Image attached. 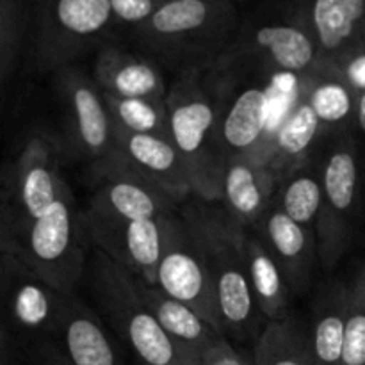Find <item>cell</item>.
<instances>
[{"label": "cell", "mask_w": 365, "mask_h": 365, "mask_svg": "<svg viewBox=\"0 0 365 365\" xmlns=\"http://www.w3.org/2000/svg\"><path fill=\"white\" fill-rule=\"evenodd\" d=\"M321 130L323 127L310 103L298 95V100L278 130L271 157L266 160L278 180L282 182L291 171L309 160L307 153Z\"/></svg>", "instance_id": "25"}, {"label": "cell", "mask_w": 365, "mask_h": 365, "mask_svg": "<svg viewBox=\"0 0 365 365\" xmlns=\"http://www.w3.org/2000/svg\"><path fill=\"white\" fill-rule=\"evenodd\" d=\"M116 31L110 0H34V59L41 71L71 66Z\"/></svg>", "instance_id": "6"}, {"label": "cell", "mask_w": 365, "mask_h": 365, "mask_svg": "<svg viewBox=\"0 0 365 365\" xmlns=\"http://www.w3.org/2000/svg\"><path fill=\"white\" fill-rule=\"evenodd\" d=\"M356 125L365 135V91L360 93L356 100Z\"/></svg>", "instance_id": "36"}, {"label": "cell", "mask_w": 365, "mask_h": 365, "mask_svg": "<svg viewBox=\"0 0 365 365\" xmlns=\"http://www.w3.org/2000/svg\"><path fill=\"white\" fill-rule=\"evenodd\" d=\"M196 365H253V362L235 351L234 346L225 337L217 344H214Z\"/></svg>", "instance_id": "33"}, {"label": "cell", "mask_w": 365, "mask_h": 365, "mask_svg": "<svg viewBox=\"0 0 365 365\" xmlns=\"http://www.w3.org/2000/svg\"><path fill=\"white\" fill-rule=\"evenodd\" d=\"M138 287L146 305L184 359L185 365L198 364L214 344L225 339L221 331L207 323L191 307L168 296L157 285L146 284L138 278Z\"/></svg>", "instance_id": "20"}, {"label": "cell", "mask_w": 365, "mask_h": 365, "mask_svg": "<svg viewBox=\"0 0 365 365\" xmlns=\"http://www.w3.org/2000/svg\"><path fill=\"white\" fill-rule=\"evenodd\" d=\"M89 239L106 255L146 284L155 285L163 253V220H128L84 212ZM170 217V216H168Z\"/></svg>", "instance_id": "13"}, {"label": "cell", "mask_w": 365, "mask_h": 365, "mask_svg": "<svg viewBox=\"0 0 365 365\" xmlns=\"http://www.w3.org/2000/svg\"><path fill=\"white\" fill-rule=\"evenodd\" d=\"M349 285L331 282L323 289L309 327L310 349L316 365H342L348 319Z\"/></svg>", "instance_id": "22"}, {"label": "cell", "mask_w": 365, "mask_h": 365, "mask_svg": "<svg viewBox=\"0 0 365 365\" xmlns=\"http://www.w3.org/2000/svg\"><path fill=\"white\" fill-rule=\"evenodd\" d=\"M277 205L307 230L317 235L321 207H323V177L321 170L307 160L287 175L278 185Z\"/></svg>", "instance_id": "27"}, {"label": "cell", "mask_w": 365, "mask_h": 365, "mask_svg": "<svg viewBox=\"0 0 365 365\" xmlns=\"http://www.w3.org/2000/svg\"><path fill=\"white\" fill-rule=\"evenodd\" d=\"M237 2H241V0H237Z\"/></svg>", "instance_id": "37"}, {"label": "cell", "mask_w": 365, "mask_h": 365, "mask_svg": "<svg viewBox=\"0 0 365 365\" xmlns=\"http://www.w3.org/2000/svg\"><path fill=\"white\" fill-rule=\"evenodd\" d=\"M245 257L248 264L250 284L260 314L267 317V321L285 319L291 316L289 314L291 287L274 257L257 234L246 232Z\"/></svg>", "instance_id": "24"}, {"label": "cell", "mask_w": 365, "mask_h": 365, "mask_svg": "<svg viewBox=\"0 0 365 365\" xmlns=\"http://www.w3.org/2000/svg\"><path fill=\"white\" fill-rule=\"evenodd\" d=\"M253 365H316L309 328L294 316L269 321L255 341Z\"/></svg>", "instance_id": "26"}, {"label": "cell", "mask_w": 365, "mask_h": 365, "mask_svg": "<svg viewBox=\"0 0 365 365\" xmlns=\"http://www.w3.org/2000/svg\"><path fill=\"white\" fill-rule=\"evenodd\" d=\"M93 292L116 334L130 346L143 365H185L178 349L146 305L138 278L103 252L91 266Z\"/></svg>", "instance_id": "5"}, {"label": "cell", "mask_w": 365, "mask_h": 365, "mask_svg": "<svg viewBox=\"0 0 365 365\" xmlns=\"http://www.w3.org/2000/svg\"><path fill=\"white\" fill-rule=\"evenodd\" d=\"M86 216L70 185L63 180L57 200L29 221L2 253L16 257L39 278L63 294H73L86 266Z\"/></svg>", "instance_id": "3"}, {"label": "cell", "mask_w": 365, "mask_h": 365, "mask_svg": "<svg viewBox=\"0 0 365 365\" xmlns=\"http://www.w3.org/2000/svg\"><path fill=\"white\" fill-rule=\"evenodd\" d=\"M102 95L116 127L134 132V134L170 138V116H168L166 100L163 102V100L150 98H121L109 93H102Z\"/></svg>", "instance_id": "28"}, {"label": "cell", "mask_w": 365, "mask_h": 365, "mask_svg": "<svg viewBox=\"0 0 365 365\" xmlns=\"http://www.w3.org/2000/svg\"><path fill=\"white\" fill-rule=\"evenodd\" d=\"M64 153L63 141L50 132L36 130L27 135L13 168L4 175L0 246L9 245L29 221L56 202L64 180L61 175Z\"/></svg>", "instance_id": "7"}, {"label": "cell", "mask_w": 365, "mask_h": 365, "mask_svg": "<svg viewBox=\"0 0 365 365\" xmlns=\"http://www.w3.org/2000/svg\"><path fill=\"white\" fill-rule=\"evenodd\" d=\"M323 207L317 223L319 262L334 269L351 242L353 217L360 192V166L355 145L349 139L339 143L321 168Z\"/></svg>", "instance_id": "11"}, {"label": "cell", "mask_w": 365, "mask_h": 365, "mask_svg": "<svg viewBox=\"0 0 365 365\" xmlns=\"http://www.w3.org/2000/svg\"><path fill=\"white\" fill-rule=\"evenodd\" d=\"M93 78L102 93L121 98L166 100L163 68L141 52L109 41L98 50Z\"/></svg>", "instance_id": "17"}, {"label": "cell", "mask_w": 365, "mask_h": 365, "mask_svg": "<svg viewBox=\"0 0 365 365\" xmlns=\"http://www.w3.org/2000/svg\"><path fill=\"white\" fill-rule=\"evenodd\" d=\"M241 61H260L284 73L303 77L321 61L319 46L292 2L282 20L242 21L234 41L212 68L227 70Z\"/></svg>", "instance_id": "8"}, {"label": "cell", "mask_w": 365, "mask_h": 365, "mask_svg": "<svg viewBox=\"0 0 365 365\" xmlns=\"http://www.w3.org/2000/svg\"><path fill=\"white\" fill-rule=\"evenodd\" d=\"M27 25L25 0H0V81L6 88L14 75Z\"/></svg>", "instance_id": "29"}, {"label": "cell", "mask_w": 365, "mask_h": 365, "mask_svg": "<svg viewBox=\"0 0 365 365\" xmlns=\"http://www.w3.org/2000/svg\"><path fill=\"white\" fill-rule=\"evenodd\" d=\"M241 24L237 0H168L128 36L160 68L203 70L216 64Z\"/></svg>", "instance_id": "1"}, {"label": "cell", "mask_w": 365, "mask_h": 365, "mask_svg": "<svg viewBox=\"0 0 365 365\" xmlns=\"http://www.w3.org/2000/svg\"><path fill=\"white\" fill-rule=\"evenodd\" d=\"M114 139L118 157L177 205L195 198L187 171L170 138L134 134L114 125Z\"/></svg>", "instance_id": "15"}, {"label": "cell", "mask_w": 365, "mask_h": 365, "mask_svg": "<svg viewBox=\"0 0 365 365\" xmlns=\"http://www.w3.org/2000/svg\"><path fill=\"white\" fill-rule=\"evenodd\" d=\"M267 123V93L262 88H246L235 96L227 113L220 118V145L227 160L252 157L257 159V145Z\"/></svg>", "instance_id": "21"}, {"label": "cell", "mask_w": 365, "mask_h": 365, "mask_svg": "<svg viewBox=\"0 0 365 365\" xmlns=\"http://www.w3.org/2000/svg\"><path fill=\"white\" fill-rule=\"evenodd\" d=\"M24 348V364L25 365H59L53 362L52 359L41 353L36 348H27V346H21Z\"/></svg>", "instance_id": "35"}, {"label": "cell", "mask_w": 365, "mask_h": 365, "mask_svg": "<svg viewBox=\"0 0 365 365\" xmlns=\"http://www.w3.org/2000/svg\"><path fill=\"white\" fill-rule=\"evenodd\" d=\"M302 78L299 96L310 103L323 128H344L356 121L359 95L327 63L319 61Z\"/></svg>", "instance_id": "23"}, {"label": "cell", "mask_w": 365, "mask_h": 365, "mask_svg": "<svg viewBox=\"0 0 365 365\" xmlns=\"http://www.w3.org/2000/svg\"><path fill=\"white\" fill-rule=\"evenodd\" d=\"M27 348L39 349L59 365H123L102 321L75 294L68 298L57 327Z\"/></svg>", "instance_id": "14"}, {"label": "cell", "mask_w": 365, "mask_h": 365, "mask_svg": "<svg viewBox=\"0 0 365 365\" xmlns=\"http://www.w3.org/2000/svg\"><path fill=\"white\" fill-rule=\"evenodd\" d=\"M253 228L280 266L292 294H303L319 259L317 235L292 221L277 203Z\"/></svg>", "instance_id": "16"}, {"label": "cell", "mask_w": 365, "mask_h": 365, "mask_svg": "<svg viewBox=\"0 0 365 365\" xmlns=\"http://www.w3.org/2000/svg\"><path fill=\"white\" fill-rule=\"evenodd\" d=\"M2 284L7 323L4 327L29 346L50 334L63 317L68 298L29 269L16 257L2 253Z\"/></svg>", "instance_id": "12"}, {"label": "cell", "mask_w": 365, "mask_h": 365, "mask_svg": "<svg viewBox=\"0 0 365 365\" xmlns=\"http://www.w3.org/2000/svg\"><path fill=\"white\" fill-rule=\"evenodd\" d=\"M356 95L365 91V38L334 61H327Z\"/></svg>", "instance_id": "32"}, {"label": "cell", "mask_w": 365, "mask_h": 365, "mask_svg": "<svg viewBox=\"0 0 365 365\" xmlns=\"http://www.w3.org/2000/svg\"><path fill=\"white\" fill-rule=\"evenodd\" d=\"M0 365H25L24 348L6 327H2L0 335Z\"/></svg>", "instance_id": "34"}, {"label": "cell", "mask_w": 365, "mask_h": 365, "mask_svg": "<svg viewBox=\"0 0 365 365\" xmlns=\"http://www.w3.org/2000/svg\"><path fill=\"white\" fill-rule=\"evenodd\" d=\"M168 0H110L116 29L130 32L153 16Z\"/></svg>", "instance_id": "31"}, {"label": "cell", "mask_w": 365, "mask_h": 365, "mask_svg": "<svg viewBox=\"0 0 365 365\" xmlns=\"http://www.w3.org/2000/svg\"><path fill=\"white\" fill-rule=\"evenodd\" d=\"M280 185L266 160L241 157L225 164L221 202L228 216L241 227H255L271 207L273 192Z\"/></svg>", "instance_id": "18"}, {"label": "cell", "mask_w": 365, "mask_h": 365, "mask_svg": "<svg viewBox=\"0 0 365 365\" xmlns=\"http://www.w3.org/2000/svg\"><path fill=\"white\" fill-rule=\"evenodd\" d=\"M155 285L168 296L191 307L223 334L205 257L180 210L164 221L163 253L157 266Z\"/></svg>", "instance_id": "9"}, {"label": "cell", "mask_w": 365, "mask_h": 365, "mask_svg": "<svg viewBox=\"0 0 365 365\" xmlns=\"http://www.w3.org/2000/svg\"><path fill=\"white\" fill-rule=\"evenodd\" d=\"M342 365H365V260L349 284Z\"/></svg>", "instance_id": "30"}, {"label": "cell", "mask_w": 365, "mask_h": 365, "mask_svg": "<svg viewBox=\"0 0 365 365\" xmlns=\"http://www.w3.org/2000/svg\"><path fill=\"white\" fill-rule=\"evenodd\" d=\"M200 70L182 71L168 95L170 138L184 163L195 198L221 200L225 157L220 145L221 113L200 82Z\"/></svg>", "instance_id": "4"}, {"label": "cell", "mask_w": 365, "mask_h": 365, "mask_svg": "<svg viewBox=\"0 0 365 365\" xmlns=\"http://www.w3.org/2000/svg\"><path fill=\"white\" fill-rule=\"evenodd\" d=\"M319 46L334 61L365 38V0H291Z\"/></svg>", "instance_id": "19"}, {"label": "cell", "mask_w": 365, "mask_h": 365, "mask_svg": "<svg viewBox=\"0 0 365 365\" xmlns=\"http://www.w3.org/2000/svg\"><path fill=\"white\" fill-rule=\"evenodd\" d=\"M57 89L64 110V150L93 166L109 159L116 148L114 123L95 78L71 66L57 71Z\"/></svg>", "instance_id": "10"}, {"label": "cell", "mask_w": 365, "mask_h": 365, "mask_svg": "<svg viewBox=\"0 0 365 365\" xmlns=\"http://www.w3.org/2000/svg\"><path fill=\"white\" fill-rule=\"evenodd\" d=\"M180 212L205 257L225 337H259L262 314L250 284L245 257L248 228L235 223L225 209H214L200 198L189 202Z\"/></svg>", "instance_id": "2"}]
</instances>
